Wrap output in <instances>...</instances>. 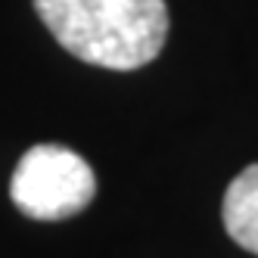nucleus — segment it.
<instances>
[{"instance_id":"f257e3e1","label":"nucleus","mask_w":258,"mask_h":258,"mask_svg":"<svg viewBox=\"0 0 258 258\" xmlns=\"http://www.w3.org/2000/svg\"><path fill=\"white\" fill-rule=\"evenodd\" d=\"M41 22L81 62L134 72L168 38L165 0H31Z\"/></svg>"},{"instance_id":"f03ea898","label":"nucleus","mask_w":258,"mask_h":258,"mask_svg":"<svg viewBox=\"0 0 258 258\" xmlns=\"http://www.w3.org/2000/svg\"><path fill=\"white\" fill-rule=\"evenodd\" d=\"M97 193L94 168L69 146L38 143L19 159L10 180L13 206L34 221H66L84 212Z\"/></svg>"},{"instance_id":"7ed1b4c3","label":"nucleus","mask_w":258,"mask_h":258,"mask_svg":"<svg viewBox=\"0 0 258 258\" xmlns=\"http://www.w3.org/2000/svg\"><path fill=\"white\" fill-rule=\"evenodd\" d=\"M221 218H224V227L233 243L258 255V162L230 180Z\"/></svg>"}]
</instances>
